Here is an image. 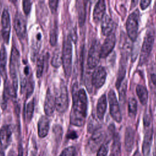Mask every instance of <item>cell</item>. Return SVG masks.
<instances>
[{
	"instance_id": "1",
	"label": "cell",
	"mask_w": 156,
	"mask_h": 156,
	"mask_svg": "<svg viewBox=\"0 0 156 156\" xmlns=\"http://www.w3.org/2000/svg\"><path fill=\"white\" fill-rule=\"evenodd\" d=\"M73 105L70 113V123L80 127L85 121L88 108V99L83 88L78 90L77 83L73 87Z\"/></svg>"
},
{
	"instance_id": "2",
	"label": "cell",
	"mask_w": 156,
	"mask_h": 156,
	"mask_svg": "<svg viewBox=\"0 0 156 156\" xmlns=\"http://www.w3.org/2000/svg\"><path fill=\"white\" fill-rule=\"evenodd\" d=\"M62 60L65 74L69 77L72 70V43L69 37L64 39L62 51Z\"/></svg>"
},
{
	"instance_id": "3",
	"label": "cell",
	"mask_w": 156,
	"mask_h": 156,
	"mask_svg": "<svg viewBox=\"0 0 156 156\" xmlns=\"http://www.w3.org/2000/svg\"><path fill=\"white\" fill-rule=\"evenodd\" d=\"M155 39V32L154 30L150 29L147 30L144 37L141 46L139 64L143 65L148 59L152 51Z\"/></svg>"
},
{
	"instance_id": "4",
	"label": "cell",
	"mask_w": 156,
	"mask_h": 156,
	"mask_svg": "<svg viewBox=\"0 0 156 156\" xmlns=\"http://www.w3.org/2000/svg\"><path fill=\"white\" fill-rule=\"evenodd\" d=\"M20 55L18 50L15 46L12 48V51L10 58L9 63V72L11 78V85L13 89L17 91L18 89V79H17V70L20 64Z\"/></svg>"
},
{
	"instance_id": "5",
	"label": "cell",
	"mask_w": 156,
	"mask_h": 156,
	"mask_svg": "<svg viewBox=\"0 0 156 156\" xmlns=\"http://www.w3.org/2000/svg\"><path fill=\"white\" fill-rule=\"evenodd\" d=\"M55 108L59 113L65 112L68 107V93L65 82L62 80L55 96Z\"/></svg>"
},
{
	"instance_id": "6",
	"label": "cell",
	"mask_w": 156,
	"mask_h": 156,
	"mask_svg": "<svg viewBox=\"0 0 156 156\" xmlns=\"http://www.w3.org/2000/svg\"><path fill=\"white\" fill-rule=\"evenodd\" d=\"M139 18L140 12L136 9L129 15L126 21L127 33L128 37L132 41H135L138 35Z\"/></svg>"
},
{
	"instance_id": "7",
	"label": "cell",
	"mask_w": 156,
	"mask_h": 156,
	"mask_svg": "<svg viewBox=\"0 0 156 156\" xmlns=\"http://www.w3.org/2000/svg\"><path fill=\"white\" fill-rule=\"evenodd\" d=\"M101 44L98 40H94L90 46L87 58V66L93 69L98 65L101 58Z\"/></svg>"
},
{
	"instance_id": "8",
	"label": "cell",
	"mask_w": 156,
	"mask_h": 156,
	"mask_svg": "<svg viewBox=\"0 0 156 156\" xmlns=\"http://www.w3.org/2000/svg\"><path fill=\"white\" fill-rule=\"evenodd\" d=\"M108 100L110 113L112 118L116 122H121L122 119V115L116 96L113 90H110L108 93Z\"/></svg>"
},
{
	"instance_id": "9",
	"label": "cell",
	"mask_w": 156,
	"mask_h": 156,
	"mask_svg": "<svg viewBox=\"0 0 156 156\" xmlns=\"http://www.w3.org/2000/svg\"><path fill=\"white\" fill-rule=\"evenodd\" d=\"M13 27L18 37L20 40L24 39L26 34V20L20 12H17L15 15Z\"/></svg>"
},
{
	"instance_id": "10",
	"label": "cell",
	"mask_w": 156,
	"mask_h": 156,
	"mask_svg": "<svg viewBox=\"0 0 156 156\" xmlns=\"http://www.w3.org/2000/svg\"><path fill=\"white\" fill-rule=\"evenodd\" d=\"M1 35L4 41L8 44L10 35V14L7 9H4L1 16Z\"/></svg>"
},
{
	"instance_id": "11",
	"label": "cell",
	"mask_w": 156,
	"mask_h": 156,
	"mask_svg": "<svg viewBox=\"0 0 156 156\" xmlns=\"http://www.w3.org/2000/svg\"><path fill=\"white\" fill-rule=\"evenodd\" d=\"M107 73L105 68L101 66L97 67L93 71L91 76L92 85L96 88H100L105 83Z\"/></svg>"
},
{
	"instance_id": "12",
	"label": "cell",
	"mask_w": 156,
	"mask_h": 156,
	"mask_svg": "<svg viewBox=\"0 0 156 156\" xmlns=\"http://www.w3.org/2000/svg\"><path fill=\"white\" fill-rule=\"evenodd\" d=\"M104 132L101 129L98 128L93 132L88 141V146L91 151L94 152L99 146H101L100 144L104 140Z\"/></svg>"
},
{
	"instance_id": "13",
	"label": "cell",
	"mask_w": 156,
	"mask_h": 156,
	"mask_svg": "<svg viewBox=\"0 0 156 156\" xmlns=\"http://www.w3.org/2000/svg\"><path fill=\"white\" fill-rule=\"evenodd\" d=\"M115 43L116 37L114 33L106 37L101 48V58H105L110 54L115 47Z\"/></svg>"
},
{
	"instance_id": "14",
	"label": "cell",
	"mask_w": 156,
	"mask_h": 156,
	"mask_svg": "<svg viewBox=\"0 0 156 156\" xmlns=\"http://www.w3.org/2000/svg\"><path fill=\"white\" fill-rule=\"evenodd\" d=\"M12 141V130L9 125H4L0 129V146L3 149L7 148Z\"/></svg>"
},
{
	"instance_id": "15",
	"label": "cell",
	"mask_w": 156,
	"mask_h": 156,
	"mask_svg": "<svg viewBox=\"0 0 156 156\" xmlns=\"http://www.w3.org/2000/svg\"><path fill=\"white\" fill-rule=\"evenodd\" d=\"M42 43V33L37 31L31 40V60L33 61L37 58Z\"/></svg>"
},
{
	"instance_id": "16",
	"label": "cell",
	"mask_w": 156,
	"mask_h": 156,
	"mask_svg": "<svg viewBox=\"0 0 156 156\" xmlns=\"http://www.w3.org/2000/svg\"><path fill=\"white\" fill-rule=\"evenodd\" d=\"M55 108V99L50 90L48 89L46 92L44 103V111L47 116H51Z\"/></svg>"
},
{
	"instance_id": "17",
	"label": "cell",
	"mask_w": 156,
	"mask_h": 156,
	"mask_svg": "<svg viewBox=\"0 0 156 156\" xmlns=\"http://www.w3.org/2000/svg\"><path fill=\"white\" fill-rule=\"evenodd\" d=\"M153 130L152 126L145 128V132L142 145V151L144 156H147L151 151V146L152 141Z\"/></svg>"
},
{
	"instance_id": "18",
	"label": "cell",
	"mask_w": 156,
	"mask_h": 156,
	"mask_svg": "<svg viewBox=\"0 0 156 156\" xmlns=\"http://www.w3.org/2000/svg\"><path fill=\"white\" fill-rule=\"evenodd\" d=\"M105 2L104 1L100 0L96 2L93 13V18L94 23H98L102 21L105 16Z\"/></svg>"
},
{
	"instance_id": "19",
	"label": "cell",
	"mask_w": 156,
	"mask_h": 156,
	"mask_svg": "<svg viewBox=\"0 0 156 156\" xmlns=\"http://www.w3.org/2000/svg\"><path fill=\"white\" fill-rule=\"evenodd\" d=\"M101 32L105 36H108L113 33L115 27V24L113 20L108 15H105L101 21Z\"/></svg>"
},
{
	"instance_id": "20",
	"label": "cell",
	"mask_w": 156,
	"mask_h": 156,
	"mask_svg": "<svg viewBox=\"0 0 156 156\" xmlns=\"http://www.w3.org/2000/svg\"><path fill=\"white\" fill-rule=\"evenodd\" d=\"M49 119L47 116H42L38 120V135L40 138H44L47 136L49 130Z\"/></svg>"
},
{
	"instance_id": "21",
	"label": "cell",
	"mask_w": 156,
	"mask_h": 156,
	"mask_svg": "<svg viewBox=\"0 0 156 156\" xmlns=\"http://www.w3.org/2000/svg\"><path fill=\"white\" fill-rule=\"evenodd\" d=\"M135 141V131L131 127H127L125 132L124 145L126 150L130 152L133 149Z\"/></svg>"
},
{
	"instance_id": "22",
	"label": "cell",
	"mask_w": 156,
	"mask_h": 156,
	"mask_svg": "<svg viewBox=\"0 0 156 156\" xmlns=\"http://www.w3.org/2000/svg\"><path fill=\"white\" fill-rule=\"evenodd\" d=\"M107 109V98L102 94L98 99L96 105V115L99 120H102Z\"/></svg>"
},
{
	"instance_id": "23",
	"label": "cell",
	"mask_w": 156,
	"mask_h": 156,
	"mask_svg": "<svg viewBox=\"0 0 156 156\" xmlns=\"http://www.w3.org/2000/svg\"><path fill=\"white\" fill-rule=\"evenodd\" d=\"M7 52L4 46H2L0 49V74L2 78L6 80H7Z\"/></svg>"
},
{
	"instance_id": "24",
	"label": "cell",
	"mask_w": 156,
	"mask_h": 156,
	"mask_svg": "<svg viewBox=\"0 0 156 156\" xmlns=\"http://www.w3.org/2000/svg\"><path fill=\"white\" fill-rule=\"evenodd\" d=\"M136 92L138 98L142 105L146 104L148 99V91L145 86L138 84L136 87Z\"/></svg>"
},
{
	"instance_id": "25",
	"label": "cell",
	"mask_w": 156,
	"mask_h": 156,
	"mask_svg": "<svg viewBox=\"0 0 156 156\" xmlns=\"http://www.w3.org/2000/svg\"><path fill=\"white\" fill-rule=\"evenodd\" d=\"M78 4V18L80 26H83L86 18V2L79 1Z\"/></svg>"
},
{
	"instance_id": "26",
	"label": "cell",
	"mask_w": 156,
	"mask_h": 156,
	"mask_svg": "<svg viewBox=\"0 0 156 156\" xmlns=\"http://www.w3.org/2000/svg\"><path fill=\"white\" fill-rule=\"evenodd\" d=\"M62 64V52L59 48H57L53 53L51 59V65L54 68H58Z\"/></svg>"
},
{
	"instance_id": "27",
	"label": "cell",
	"mask_w": 156,
	"mask_h": 156,
	"mask_svg": "<svg viewBox=\"0 0 156 156\" xmlns=\"http://www.w3.org/2000/svg\"><path fill=\"white\" fill-rule=\"evenodd\" d=\"M121 151V143L119 136L118 133H115L113 135V142L112 144V154L114 156H118L120 154Z\"/></svg>"
},
{
	"instance_id": "28",
	"label": "cell",
	"mask_w": 156,
	"mask_h": 156,
	"mask_svg": "<svg viewBox=\"0 0 156 156\" xmlns=\"http://www.w3.org/2000/svg\"><path fill=\"white\" fill-rule=\"evenodd\" d=\"M137 112V102L134 98H130L128 101V112L131 118L136 116Z\"/></svg>"
},
{
	"instance_id": "29",
	"label": "cell",
	"mask_w": 156,
	"mask_h": 156,
	"mask_svg": "<svg viewBox=\"0 0 156 156\" xmlns=\"http://www.w3.org/2000/svg\"><path fill=\"white\" fill-rule=\"evenodd\" d=\"M44 57L43 55H40L37 60L36 76L38 78H40L43 74L44 68Z\"/></svg>"
},
{
	"instance_id": "30",
	"label": "cell",
	"mask_w": 156,
	"mask_h": 156,
	"mask_svg": "<svg viewBox=\"0 0 156 156\" xmlns=\"http://www.w3.org/2000/svg\"><path fill=\"white\" fill-rule=\"evenodd\" d=\"M127 81L126 80H123L121 83V85L118 88L119 90V100L121 102L124 103V101L126 99V91H127Z\"/></svg>"
},
{
	"instance_id": "31",
	"label": "cell",
	"mask_w": 156,
	"mask_h": 156,
	"mask_svg": "<svg viewBox=\"0 0 156 156\" xmlns=\"http://www.w3.org/2000/svg\"><path fill=\"white\" fill-rule=\"evenodd\" d=\"M34 111V99H32L30 101H29L27 105H26V119L28 122H29L33 116Z\"/></svg>"
},
{
	"instance_id": "32",
	"label": "cell",
	"mask_w": 156,
	"mask_h": 156,
	"mask_svg": "<svg viewBox=\"0 0 156 156\" xmlns=\"http://www.w3.org/2000/svg\"><path fill=\"white\" fill-rule=\"evenodd\" d=\"M143 124L144 127L147 128L152 126V119H151V114L150 109H148L144 113V117H143Z\"/></svg>"
},
{
	"instance_id": "33",
	"label": "cell",
	"mask_w": 156,
	"mask_h": 156,
	"mask_svg": "<svg viewBox=\"0 0 156 156\" xmlns=\"http://www.w3.org/2000/svg\"><path fill=\"white\" fill-rule=\"evenodd\" d=\"M76 148L74 146H69L64 149L59 156H75Z\"/></svg>"
},
{
	"instance_id": "34",
	"label": "cell",
	"mask_w": 156,
	"mask_h": 156,
	"mask_svg": "<svg viewBox=\"0 0 156 156\" xmlns=\"http://www.w3.org/2000/svg\"><path fill=\"white\" fill-rule=\"evenodd\" d=\"M57 28L54 27L53 29L51 30L50 35H49V43L51 45L54 46L57 42Z\"/></svg>"
},
{
	"instance_id": "35",
	"label": "cell",
	"mask_w": 156,
	"mask_h": 156,
	"mask_svg": "<svg viewBox=\"0 0 156 156\" xmlns=\"http://www.w3.org/2000/svg\"><path fill=\"white\" fill-rule=\"evenodd\" d=\"M108 146L107 144H102L99 147L96 156H106L108 153Z\"/></svg>"
},
{
	"instance_id": "36",
	"label": "cell",
	"mask_w": 156,
	"mask_h": 156,
	"mask_svg": "<svg viewBox=\"0 0 156 156\" xmlns=\"http://www.w3.org/2000/svg\"><path fill=\"white\" fill-rule=\"evenodd\" d=\"M31 7H32V2L30 1L25 0L23 1V9L24 13L26 15H28L30 13Z\"/></svg>"
},
{
	"instance_id": "37",
	"label": "cell",
	"mask_w": 156,
	"mask_h": 156,
	"mask_svg": "<svg viewBox=\"0 0 156 156\" xmlns=\"http://www.w3.org/2000/svg\"><path fill=\"white\" fill-rule=\"evenodd\" d=\"M34 81L32 80V79H30L29 80V82H27V85H26V88H27V90H26V96L27 98H29L32 94V92L34 91Z\"/></svg>"
},
{
	"instance_id": "38",
	"label": "cell",
	"mask_w": 156,
	"mask_h": 156,
	"mask_svg": "<svg viewBox=\"0 0 156 156\" xmlns=\"http://www.w3.org/2000/svg\"><path fill=\"white\" fill-rule=\"evenodd\" d=\"M54 133L55 135L56 136L57 138H59L60 139L62 138V127H60L59 125H56L54 126Z\"/></svg>"
},
{
	"instance_id": "39",
	"label": "cell",
	"mask_w": 156,
	"mask_h": 156,
	"mask_svg": "<svg viewBox=\"0 0 156 156\" xmlns=\"http://www.w3.org/2000/svg\"><path fill=\"white\" fill-rule=\"evenodd\" d=\"M58 1H49V6L52 13L56 12L57 7H58Z\"/></svg>"
},
{
	"instance_id": "40",
	"label": "cell",
	"mask_w": 156,
	"mask_h": 156,
	"mask_svg": "<svg viewBox=\"0 0 156 156\" xmlns=\"http://www.w3.org/2000/svg\"><path fill=\"white\" fill-rule=\"evenodd\" d=\"M151 2V1H147V0H143L140 2V7L142 10H144L145 9H146L149 5L150 4V3Z\"/></svg>"
},
{
	"instance_id": "41",
	"label": "cell",
	"mask_w": 156,
	"mask_h": 156,
	"mask_svg": "<svg viewBox=\"0 0 156 156\" xmlns=\"http://www.w3.org/2000/svg\"><path fill=\"white\" fill-rule=\"evenodd\" d=\"M67 138H69V139L74 140V139H76V138H77V135L76 132H74V131H69V132L68 133Z\"/></svg>"
},
{
	"instance_id": "42",
	"label": "cell",
	"mask_w": 156,
	"mask_h": 156,
	"mask_svg": "<svg viewBox=\"0 0 156 156\" xmlns=\"http://www.w3.org/2000/svg\"><path fill=\"white\" fill-rule=\"evenodd\" d=\"M151 80H152L153 84L156 87V74H152L151 75Z\"/></svg>"
},
{
	"instance_id": "43",
	"label": "cell",
	"mask_w": 156,
	"mask_h": 156,
	"mask_svg": "<svg viewBox=\"0 0 156 156\" xmlns=\"http://www.w3.org/2000/svg\"><path fill=\"white\" fill-rule=\"evenodd\" d=\"M23 148L21 146H19L18 147V155L17 156H23Z\"/></svg>"
},
{
	"instance_id": "44",
	"label": "cell",
	"mask_w": 156,
	"mask_h": 156,
	"mask_svg": "<svg viewBox=\"0 0 156 156\" xmlns=\"http://www.w3.org/2000/svg\"><path fill=\"white\" fill-rule=\"evenodd\" d=\"M7 156H15V152L13 150H12V149L10 150L9 152V154H8Z\"/></svg>"
},
{
	"instance_id": "45",
	"label": "cell",
	"mask_w": 156,
	"mask_h": 156,
	"mask_svg": "<svg viewBox=\"0 0 156 156\" xmlns=\"http://www.w3.org/2000/svg\"><path fill=\"white\" fill-rule=\"evenodd\" d=\"M0 156H5L4 152L2 147H0Z\"/></svg>"
},
{
	"instance_id": "46",
	"label": "cell",
	"mask_w": 156,
	"mask_h": 156,
	"mask_svg": "<svg viewBox=\"0 0 156 156\" xmlns=\"http://www.w3.org/2000/svg\"><path fill=\"white\" fill-rule=\"evenodd\" d=\"M133 156H141V155H140V153L139 152V151L137 150V151H136L135 152V153H134Z\"/></svg>"
},
{
	"instance_id": "47",
	"label": "cell",
	"mask_w": 156,
	"mask_h": 156,
	"mask_svg": "<svg viewBox=\"0 0 156 156\" xmlns=\"http://www.w3.org/2000/svg\"><path fill=\"white\" fill-rule=\"evenodd\" d=\"M30 156H37V155H36V153H35V152H32V153H31Z\"/></svg>"
},
{
	"instance_id": "48",
	"label": "cell",
	"mask_w": 156,
	"mask_h": 156,
	"mask_svg": "<svg viewBox=\"0 0 156 156\" xmlns=\"http://www.w3.org/2000/svg\"><path fill=\"white\" fill-rule=\"evenodd\" d=\"M154 156H156V152H155V154H154Z\"/></svg>"
},
{
	"instance_id": "49",
	"label": "cell",
	"mask_w": 156,
	"mask_h": 156,
	"mask_svg": "<svg viewBox=\"0 0 156 156\" xmlns=\"http://www.w3.org/2000/svg\"><path fill=\"white\" fill-rule=\"evenodd\" d=\"M155 60H156V55H155Z\"/></svg>"
},
{
	"instance_id": "50",
	"label": "cell",
	"mask_w": 156,
	"mask_h": 156,
	"mask_svg": "<svg viewBox=\"0 0 156 156\" xmlns=\"http://www.w3.org/2000/svg\"><path fill=\"white\" fill-rule=\"evenodd\" d=\"M0 82H1V80H0Z\"/></svg>"
}]
</instances>
